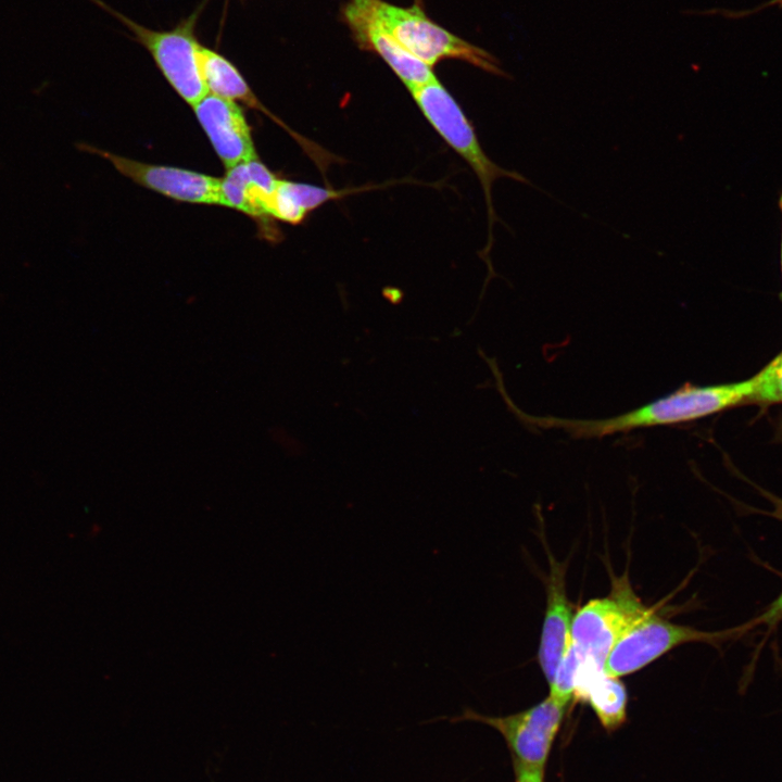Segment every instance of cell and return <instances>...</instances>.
I'll return each instance as SVG.
<instances>
[{
  "label": "cell",
  "instance_id": "1",
  "mask_svg": "<svg viewBox=\"0 0 782 782\" xmlns=\"http://www.w3.org/2000/svg\"><path fill=\"white\" fill-rule=\"evenodd\" d=\"M752 389V378L712 386L685 383L643 406L600 419L533 416L525 413L514 403L509 405V409L530 428L558 429L576 439H600L638 429L694 421L749 403Z\"/></svg>",
  "mask_w": 782,
  "mask_h": 782
},
{
  "label": "cell",
  "instance_id": "2",
  "mask_svg": "<svg viewBox=\"0 0 782 782\" xmlns=\"http://www.w3.org/2000/svg\"><path fill=\"white\" fill-rule=\"evenodd\" d=\"M409 92L429 124L469 164L479 179L485 198L489 222L488 242L481 255L487 260L490 275H494L489 261L493 243L492 227L497 220L492 203V186L499 178H510L522 184L530 182L520 173L499 166L484 153L471 123L437 78Z\"/></svg>",
  "mask_w": 782,
  "mask_h": 782
},
{
  "label": "cell",
  "instance_id": "3",
  "mask_svg": "<svg viewBox=\"0 0 782 782\" xmlns=\"http://www.w3.org/2000/svg\"><path fill=\"white\" fill-rule=\"evenodd\" d=\"M374 17L412 55L429 66L458 59L487 72L504 75L492 55L431 21L415 2L403 8L384 0H366Z\"/></svg>",
  "mask_w": 782,
  "mask_h": 782
},
{
  "label": "cell",
  "instance_id": "4",
  "mask_svg": "<svg viewBox=\"0 0 782 782\" xmlns=\"http://www.w3.org/2000/svg\"><path fill=\"white\" fill-rule=\"evenodd\" d=\"M653 611L635 595L627 577L614 581L609 596L589 601L573 615L571 645L581 666L605 670L606 659L620 638Z\"/></svg>",
  "mask_w": 782,
  "mask_h": 782
},
{
  "label": "cell",
  "instance_id": "5",
  "mask_svg": "<svg viewBox=\"0 0 782 782\" xmlns=\"http://www.w3.org/2000/svg\"><path fill=\"white\" fill-rule=\"evenodd\" d=\"M749 631L747 621L730 629L705 631L672 623L653 611L620 638L609 653L604 669L607 674L619 678L639 671L682 644L698 642L719 647Z\"/></svg>",
  "mask_w": 782,
  "mask_h": 782
},
{
  "label": "cell",
  "instance_id": "6",
  "mask_svg": "<svg viewBox=\"0 0 782 782\" xmlns=\"http://www.w3.org/2000/svg\"><path fill=\"white\" fill-rule=\"evenodd\" d=\"M135 33L138 40L152 54L157 67L174 90L191 106L209 91L202 80L195 60L197 14L182 21L171 30H153L112 11Z\"/></svg>",
  "mask_w": 782,
  "mask_h": 782
},
{
  "label": "cell",
  "instance_id": "7",
  "mask_svg": "<svg viewBox=\"0 0 782 782\" xmlns=\"http://www.w3.org/2000/svg\"><path fill=\"white\" fill-rule=\"evenodd\" d=\"M567 706L568 703L548 695L531 708L509 716L487 717L466 710L462 718L495 728L512 749L514 762L544 769Z\"/></svg>",
  "mask_w": 782,
  "mask_h": 782
},
{
  "label": "cell",
  "instance_id": "8",
  "mask_svg": "<svg viewBox=\"0 0 782 782\" xmlns=\"http://www.w3.org/2000/svg\"><path fill=\"white\" fill-rule=\"evenodd\" d=\"M79 149L99 154L122 175L173 200L220 205V178L175 166L143 163L88 144L79 146Z\"/></svg>",
  "mask_w": 782,
  "mask_h": 782
},
{
  "label": "cell",
  "instance_id": "9",
  "mask_svg": "<svg viewBox=\"0 0 782 782\" xmlns=\"http://www.w3.org/2000/svg\"><path fill=\"white\" fill-rule=\"evenodd\" d=\"M343 17L358 46L377 53L408 90L437 78L431 66L407 52L379 24L366 0H349Z\"/></svg>",
  "mask_w": 782,
  "mask_h": 782
},
{
  "label": "cell",
  "instance_id": "10",
  "mask_svg": "<svg viewBox=\"0 0 782 782\" xmlns=\"http://www.w3.org/2000/svg\"><path fill=\"white\" fill-rule=\"evenodd\" d=\"M192 109L226 168L258 159L251 127L235 101L207 92Z\"/></svg>",
  "mask_w": 782,
  "mask_h": 782
},
{
  "label": "cell",
  "instance_id": "11",
  "mask_svg": "<svg viewBox=\"0 0 782 782\" xmlns=\"http://www.w3.org/2000/svg\"><path fill=\"white\" fill-rule=\"evenodd\" d=\"M550 558V573L546 580V609L541 632L538 659L548 682L553 681L559 664L571 644L573 608L565 586V570Z\"/></svg>",
  "mask_w": 782,
  "mask_h": 782
},
{
  "label": "cell",
  "instance_id": "12",
  "mask_svg": "<svg viewBox=\"0 0 782 782\" xmlns=\"http://www.w3.org/2000/svg\"><path fill=\"white\" fill-rule=\"evenodd\" d=\"M279 178L258 159L227 168L220 178V205L258 219L270 218V198Z\"/></svg>",
  "mask_w": 782,
  "mask_h": 782
},
{
  "label": "cell",
  "instance_id": "13",
  "mask_svg": "<svg viewBox=\"0 0 782 782\" xmlns=\"http://www.w3.org/2000/svg\"><path fill=\"white\" fill-rule=\"evenodd\" d=\"M573 697L590 704L602 726L607 730L618 728L627 717L628 695L618 677L605 670L584 668L580 665Z\"/></svg>",
  "mask_w": 782,
  "mask_h": 782
},
{
  "label": "cell",
  "instance_id": "14",
  "mask_svg": "<svg viewBox=\"0 0 782 782\" xmlns=\"http://www.w3.org/2000/svg\"><path fill=\"white\" fill-rule=\"evenodd\" d=\"M195 60L202 80L210 93L241 101L251 108L268 113L256 99L239 71L224 56L199 43L195 46Z\"/></svg>",
  "mask_w": 782,
  "mask_h": 782
},
{
  "label": "cell",
  "instance_id": "15",
  "mask_svg": "<svg viewBox=\"0 0 782 782\" xmlns=\"http://www.w3.org/2000/svg\"><path fill=\"white\" fill-rule=\"evenodd\" d=\"M345 193L346 191L279 179L269 201L268 214L270 218L295 225L310 212Z\"/></svg>",
  "mask_w": 782,
  "mask_h": 782
},
{
  "label": "cell",
  "instance_id": "16",
  "mask_svg": "<svg viewBox=\"0 0 782 782\" xmlns=\"http://www.w3.org/2000/svg\"><path fill=\"white\" fill-rule=\"evenodd\" d=\"M749 403H782V351L752 377Z\"/></svg>",
  "mask_w": 782,
  "mask_h": 782
},
{
  "label": "cell",
  "instance_id": "17",
  "mask_svg": "<svg viewBox=\"0 0 782 782\" xmlns=\"http://www.w3.org/2000/svg\"><path fill=\"white\" fill-rule=\"evenodd\" d=\"M580 665V657L570 644L557 668L553 681L550 683L551 696L569 704L570 699L573 698L575 684Z\"/></svg>",
  "mask_w": 782,
  "mask_h": 782
},
{
  "label": "cell",
  "instance_id": "18",
  "mask_svg": "<svg viewBox=\"0 0 782 782\" xmlns=\"http://www.w3.org/2000/svg\"><path fill=\"white\" fill-rule=\"evenodd\" d=\"M780 576L782 579V573ZM752 619L756 627H758V626L766 627V632H765L766 638L770 635V633L782 621V588H781V591L779 592V594L775 596V598L766 606V608L762 610V613H760L759 615H757L756 617H754Z\"/></svg>",
  "mask_w": 782,
  "mask_h": 782
},
{
  "label": "cell",
  "instance_id": "19",
  "mask_svg": "<svg viewBox=\"0 0 782 782\" xmlns=\"http://www.w3.org/2000/svg\"><path fill=\"white\" fill-rule=\"evenodd\" d=\"M756 490L762 494L764 497H766L771 504L772 509L771 510H764L760 508H755L752 506H748L746 504H737L741 512H745L748 514H760L767 517H771L773 519H777L779 521H782V499L777 496L775 494L760 488L759 485H756L755 483L748 481Z\"/></svg>",
  "mask_w": 782,
  "mask_h": 782
},
{
  "label": "cell",
  "instance_id": "20",
  "mask_svg": "<svg viewBox=\"0 0 782 782\" xmlns=\"http://www.w3.org/2000/svg\"><path fill=\"white\" fill-rule=\"evenodd\" d=\"M771 7H777L778 9H782V0H768L767 2H764L762 4L755 7L753 9H748V10L734 11V10L721 9V10H714V11H711V13L712 12L720 13L721 15H723L724 17H728V18H744V17L751 16L753 14H756L765 9H769Z\"/></svg>",
  "mask_w": 782,
  "mask_h": 782
},
{
  "label": "cell",
  "instance_id": "21",
  "mask_svg": "<svg viewBox=\"0 0 782 782\" xmlns=\"http://www.w3.org/2000/svg\"><path fill=\"white\" fill-rule=\"evenodd\" d=\"M514 764L516 782H543L544 769L527 767L516 762Z\"/></svg>",
  "mask_w": 782,
  "mask_h": 782
},
{
  "label": "cell",
  "instance_id": "22",
  "mask_svg": "<svg viewBox=\"0 0 782 782\" xmlns=\"http://www.w3.org/2000/svg\"><path fill=\"white\" fill-rule=\"evenodd\" d=\"M779 206H780V210H781V212H782V193H781V197H780V200H779ZM781 270H782V241H781Z\"/></svg>",
  "mask_w": 782,
  "mask_h": 782
},
{
  "label": "cell",
  "instance_id": "23",
  "mask_svg": "<svg viewBox=\"0 0 782 782\" xmlns=\"http://www.w3.org/2000/svg\"><path fill=\"white\" fill-rule=\"evenodd\" d=\"M782 668V667H781Z\"/></svg>",
  "mask_w": 782,
  "mask_h": 782
}]
</instances>
